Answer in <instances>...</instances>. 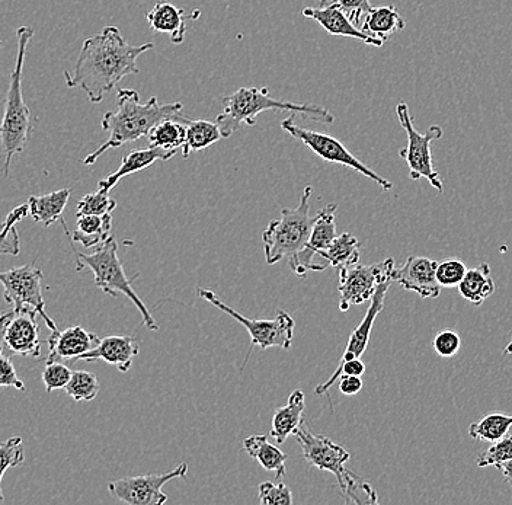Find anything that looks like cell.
<instances>
[{"instance_id": "cell-41", "label": "cell", "mask_w": 512, "mask_h": 505, "mask_svg": "<svg viewBox=\"0 0 512 505\" xmlns=\"http://www.w3.org/2000/svg\"><path fill=\"white\" fill-rule=\"evenodd\" d=\"M432 348L443 359H451L462 348V337L454 329H443L435 335Z\"/></svg>"}, {"instance_id": "cell-38", "label": "cell", "mask_w": 512, "mask_h": 505, "mask_svg": "<svg viewBox=\"0 0 512 505\" xmlns=\"http://www.w3.org/2000/svg\"><path fill=\"white\" fill-rule=\"evenodd\" d=\"M512 459V434L502 437L498 441H494L492 446L483 450L478 456V468H488V466H496L499 463L507 462Z\"/></svg>"}, {"instance_id": "cell-29", "label": "cell", "mask_w": 512, "mask_h": 505, "mask_svg": "<svg viewBox=\"0 0 512 505\" xmlns=\"http://www.w3.org/2000/svg\"><path fill=\"white\" fill-rule=\"evenodd\" d=\"M360 249V241L352 233L345 232L336 236L329 248L320 251L318 257L320 260L328 262L336 270H341V268L351 267L360 262Z\"/></svg>"}, {"instance_id": "cell-23", "label": "cell", "mask_w": 512, "mask_h": 505, "mask_svg": "<svg viewBox=\"0 0 512 505\" xmlns=\"http://www.w3.org/2000/svg\"><path fill=\"white\" fill-rule=\"evenodd\" d=\"M306 396L300 389L291 393L286 407L275 409L271 421V437L278 444L286 443L288 437L296 433L297 428L304 423Z\"/></svg>"}, {"instance_id": "cell-6", "label": "cell", "mask_w": 512, "mask_h": 505, "mask_svg": "<svg viewBox=\"0 0 512 505\" xmlns=\"http://www.w3.org/2000/svg\"><path fill=\"white\" fill-rule=\"evenodd\" d=\"M312 193L313 188L307 185L299 206L296 209L281 210L280 219L271 220L267 229L262 232L267 264L274 265L286 261L290 265L303 251L309 241L313 225V217L310 216Z\"/></svg>"}, {"instance_id": "cell-9", "label": "cell", "mask_w": 512, "mask_h": 505, "mask_svg": "<svg viewBox=\"0 0 512 505\" xmlns=\"http://www.w3.org/2000/svg\"><path fill=\"white\" fill-rule=\"evenodd\" d=\"M396 114H398L400 126L408 136V146L400 150L399 156L408 163L409 175L414 181L425 178L438 193H443L444 184L440 174L435 171L431 153V145L435 140L443 137V129L440 126H431L425 133H419L415 129L414 118L409 113V107L405 102L396 105Z\"/></svg>"}, {"instance_id": "cell-16", "label": "cell", "mask_w": 512, "mask_h": 505, "mask_svg": "<svg viewBox=\"0 0 512 505\" xmlns=\"http://www.w3.org/2000/svg\"><path fill=\"white\" fill-rule=\"evenodd\" d=\"M303 17L318 22L326 33L334 37H348L367 46L382 47L384 41L371 37L352 24L335 0H320L319 6L303 9Z\"/></svg>"}, {"instance_id": "cell-7", "label": "cell", "mask_w": 512, "mask_h": 505, "mask_svg": "<svg viewBox=\"0 0 512 505\" xmlns=\"http://www.w3.org/2000/svg\"><path fill=\"white\" fill-rule=\"evenodd\" d=\"M75 254L78 257V271L89 268L94 273L96 287H99L108 296L118 297L120 294L126 296L139 310L144 326L149 331H158L159 325L156 324L155 318L131 286L134 278L139 277V274H136L131 280L127 277L120 257H118L117 241L112 236L104 244L96 246L94 254L86 255L76 251Z\"/></svg>"}, {"instance_id": "cell-44", "label": "cell", "mask_w": 512, "mask_h": 505, "mask_svg": "<svg viewBox=\"0 0 512 505\" xmlns=\"http://www.w3.org/2000/svg\"><path fill=\"white\" fill-rule=\"evenodd\" d=\"M339 392L342 395L354 396L361 392L364 383L358 376H341L339 377Z\"/></svg>"}, {"instance_id": "cell-5", "label": "cell", "mask_w": 512, "mask_h": 505, "mask_svg": "<svg viewBox=\"0 0 512 505\" xmlns=\"http://www.w3.org/2000/svg\"><path fill=\"white\" fill-rule=\"evenodd\" d=\"M265 111H288L300 114L309 120L332 124L335 115L326 108L315 104H294V102L277 101L271 98L268 88H240L229 97L224 98L222 113L217 115L216 124L222 131L223 139L232 136L240 127L255 126L256 118Z\"/></svg>"}, {"instance_id": "cell-27", "label": "cell", "mask_w": 512, "mask_h": 505, "mask_svg": "<svg viewBox=\"0 0 512 505\" xmlns=\"http://www.w3.org/2000/svg\"><path fill=\"white\" fill-rule=\"evenodd\" d=\"M78 217V229L70 235L72 242H79L83 248H96L104 244L108 238H111L112 216L104 214V216H95V214H76Z\"/></svg>"}, {"instance_id": "cell-14", "label": "cell", "mask_w": 512, "mask_h": 505, "mask_svg": "<svg viewBox=\"0 0 512 505\" xmlns=\"http://www.w3.org/2000/svg\"><path fill=\"white\" fill-rule=\"evenodd\" d=\"M187 473V463H181V465L176 466L174 471L117 479V481L108 484V491H110L112 497L117 498L121 503L162 505L168 501V495L162 491L163 485L174 481V479L185 478Z\"/></svg>"}, {"instance_id": "cell-19", "label": "cell", "mask_w": 512, "mask_h": 505, "mask_svg": "<svg viewBox=\"0 0 512 505\" xmlns=\"http://www.w3.org/2000/svg\"><path fill=\"white\" fill-rule=\"evenodd\" d=\"M140 344L136 338L127 335H112L99 340L94 350L80 356L78 361L102 360L117 367L121 373H127L133 366L134 357L139 354Z\"/></svg>"}, {"instance_id": "cell-15", "label": "cell", "mask_w": 512, "mask_h": 505, "mask_svg": "<svg viewBox=\"0 0 512 505\" xmlns=\"http://www.w3.org/2000/svg\"><path fill=\"white\" fill-rule=\"evenodd\" d=\"M336 209H338V204H328L313 217L309 241L300 252L299 257L288 265L297 277L306 278L310 271H325L329 267L325 262L316 261V257L320 251L328 249L338 236L335 222Z\"/></svg>"}, {"instance_id": "cell-43", "label": "cell", "mask_w": 512, "mask_h": 505, "mask_svg": "<svg viewBox=\"0 0 512 505\" xmlns=\"http://www.w3.org/2000/svg\"><path fill=\"white\" fill-rule=\"evenodd\" d=\"M339 8L347 14L355 27L360 28L363 25L367 12L371 9L370 0H335Z\"/></svg>"}, {"instance_id": "cell-36", "label": "cell", "mask_w": 512, "mask_h": 505, "mask_svg": "<svg viewBox=\"0 0 512 505\" xmlns=\"http://www.w3.org/2000/svg\"><path fill=\"white\" fill-rule=\"evenodd\" d=\"M117 209V201L110 197V191L98 188L96 193L88 194L78 203V214H95L104 216L111 214Z\"/></svg>"}, {"instance_id": "cell-17", "label": "cell", "mask_w": 512, "mask_h": 505, "mask_svg": "<svg viewBox=\"0 0 512 505\" xmlns=\"http://www.w3.org/2000/svg\"><path fill=\"white\" fill-rule=\"evenodd\" d=\"M437 261L427 257H409L400 268L390 274V280L399 283L408 292L418 294L422 299H437L443 287L435 278Z\"/></svg>"}, {"instance_id": "cell-35", "label": "cell", "mask_w": 512, "mask_h": 505, "mask_svg": "<svg viewBox=\"0 0 512 505\" xmlns=\"http://www.w3.org/2000/svg\"><path fill=\"white\" fill-rule=\"evenodd\" d=\"M25 462L24 443L19 436L11 437L0 444V503L5 501L2 491V479L9 468H16Z\"/></svg>"}, {"instance_id": "cell-25", "label": "cell", "mask_w": 512, "mask_h": 505, "mask_svg": "<svg viewBox=\"0 0 512 505\" xmlns=\"http://www.w3.org/2000/svg\"><path fill=\"white\" fill-rule=\"evenodd\" d=\"M406 22L400 17L398 9L393 5L371 6L364 18L361 31L371 35V37L379 38V40H389L392 35L405 30Z\"/></svg>"}, {"instance_id": "cell-42", "label": "cell", "mask_w": 512, "mask_h": 505, "mask_svg": "<svg viewBox=\"0 0 512 505\" xmlns=\"http://www.w3.org/2000/svg\"><path fill=\"white\" fill-rule=\"evenodd\" d=\"M0 388H12L16 391H25V383L16 373L12 357L0 350Z\"/></svg>"}, {"instance_id": "cell-22", "label": "cell", "mask_w": 512, "mask_h": 505, "mask_svg": "<svg viewBox=\"0 0 512 505\" xmlns=\"http://www.w3.org/2000/svg\"><path fill=\"white\" fill-rule=\"evenodd\" d=\"M150 28L155 33L166 34L172 43L182 44L187 34V19L184 9L178 8L174 3L159 0L146 15Z\"/></svg>"}, {"instance_id": "cell-13", "label": "cell", "mask_w": 512, "mask_h": 505, "mask_svg": "<svg viewBox=\"0 0 512 505\" xmlns=\"http://www.w3.org/2000/svg\"><path fill=\"white\" fill-rule=\"evenodd\" d=\"M37 310L22 306L0 315V350L8 356L40 357V325Z\"/></svg>"}, {"instance_id": "cell-30", "label": "cell", "mask_w": 512, "mask_h": 505, "mask_svg": "<svg viewBox=\"0 0 512 505\" xmlns=\"http://www.w3.org/2000/svg\"><path fill=\"white\" fill-rule=\"evenodd\" d=\"M185 126H187V137L182 146L184 159L190 158L191 153L207 149L223 139L219 126L211 121L190 120Z\"/></svg>"}, {"instance_id": "cell-3", "label": "cell", "mask_w": 512, "mask_h": 505, "mask_svg": "<svg viewBox=\"0 0 512 505\" xmlns=\"http://www.w3.org/2000/svg\"><path fill=\"white\" fill-rule=\"evenodd\" d=\"M32 37H34V30L31 27H19L16 31L15 67L9 76V88L3 104L2 121H0V143L5 155V165H3L5 175L9 174L15 156L24 152L34 130L31 110L25 104L24 95H22V70H24L25 56H27L28 44Z\"/></svg>"}, {"instance_id": "cell-32", "label": "cell", "mask_w": 512, "mask_h": 505, "mask_svg": "<svg viewBox=\"0 0 512 505\" xmlns=\"http://www.w3.org/2000/svg\"><path fill=\"white\" fill-rule=\"evenodd\" d=\"M511 427L512 415L504 414V412H491V414L485 415L482 420L470 424L469 436L473 440L494 443V441L507 436Z\"/></svg>"}, {"instance_id": "cell-34", "label": "cell", "mask_w": 512, "mask_h": 505, "mask_svg": "<svg viewBox=\"0 0 512 505\" xmlns=\"http://www.w3.org/2000/svg\"><path fill=\"white\" fill-rule=\"evenodd\" d=\"M67 395L76 402H91L94 401L101 391L98 377L95 373L86 372V370H76L72 373L69 383L64 388Z\"/></svg>"}, {"instance_id": "cell-47", "label": "cell", "mask_w": 512, "mask_h": 505, "mask_svg": "<svg viewBox=\"0 0 512 505\" xmlns=\"http://www.w3.org/2000/svg\"><path fill=\"white\" fill-rule=\"evenodd\" d=\"M3 225H5V223H0V230L3 229Z\"/></svg>"}, {"instance_id": "cell-21", "label": "cell", "mask_w": 512, "mask_h": 505, "mask_svg": "<svg viewBox=\"0 0 512 505\" xmlns=\"http://www.w3.org/2000/svg\"><path fill=\"white\" fill-rule=\"evenodd\" d=\"M175 155L176 152H169V150H163L155 146H149L146 147V149L131 150L128 155L124 156L120 168H118L114 174L98 182V188L111 191L124 177L144 171V169L149 168V166H152L155 162L169 161V159L174 158Z\"/></svg>"}, {"instance_id": "cell-28", "label": "cell", "mask_w": 512, "mask_h": 505, "mask_svg": "<svg viewBox=\"0 0 512 505\" xmlns=\"http://www.w3.org/2000/svg\"><path fill=\"white\" fill-rule=\"evenodd\" d=\"M70 188L53 191V193L44 194V196H32L28 200V209L34 222L43 223L46 228L59 222L62 219L64 209L69 203Z\"/></svg>"}, {"instance_id": "cell-10", "label": "cell", "mask_w": 512, "mask_h": 505, "mask_svg": "<svg viewBox=\"0 0 512 505\" xmlns=\"http://www.w3.org/2000/svg\"><path fill=\"white\" fill-rule=\"evenodd\" d=\"M281 129L287 131L294 139L300 140L304 146L309 147V149L312 150L315 155H318L320 159H323V161L338 163V165L350 168L352 171L360 172V174L364 175L368 180L376 182L383 191L392 190V182L386 180V178L380 177L370 166L361 162L357 156L352 155L350 150L344 146V143L339 142L335 137L322 133V131H313L300 127L299 124L294 123L293 115L287 117L286 120L281 123Z\"/></svg>"}, {"instance_id": "cell-39", "label": "cell", "mask_w": 512, "mask_h": 505, "mask_svg": "<svg viewBox=\"0 0 512 505\" xmlns=\"http://www.w3.org/2000/svg\"><path fill=\"white\" fill-rule=\"evenodd\" d=\"M259 503L264 505H290L293 504V492L284 484L278 482H262L258 487Z\"/></svg>"}, {"instance_id": "cell-26", "label": "cell", "mask_w": 512, "mask_h": 505, "mask_svg": "<svg viewBox=\"0 0 512 505\" xmlns=\"http://www.w3.org/2000/svg\"><path fill=\"white\" fill-rule=\"evenodd\" d=\"M457 287H459V292L462 294L463 299L472 303L475 308H479L496 290L491 267L486 262H482L478 267L467 270L463 280L460 281Z\"/></svg>"}, {"instance_id": "cell-2", "label": "cell", "mask_w": 512, "mask_h": 505, "mask_svg": "<svg viewBox=\"0 0 512 505\" xmlns=\"http://www.w3.org/2000/svg\"><path fill=\"white\" fill-rule=\"evenodd\" d=\"M168 118L182 123L190 121L182 113L181 102L162 105L158 98L152 97L146 104H142L139 92L134 89H120L117 94V110L105 113L102 117V130L107 131L108 140L94 153L86 156L83 165H95L108 150L142 139L156 124Z\"/></svg>"}, {"instance_id": "cell-24", "label": "cell", "mask_w": 512, "mask_h": 505, "mask_svg": "<svg viewBox=\"0 0 512 505\" xmlns=\"http://www.w3.org/2000/svg\"><path fill=\"white\" fill-rule=\"evenodd\" d=\"M243 450L267 472H274L277 481L287 475V455L268 441L267 436H251L243 440Z\"/></svg>"}, {"instance_id": "cell-45", "label": "cell", "mask_w": 512, "mask_h": 505, "mask_svg": "<svg viewBox=\"0 0 512 505\" xmlns=\"http://www.w3.org/2000/svg\"><path fill=\"white\" fill-rule=\"evenodd\" d=\"M496 469H499V471L502 472L505 481H507L512 487V459L507 460V462L499 463V465H496Z\"/></svg>"}, {"instance_id": "cell-46", "label": "cell", "mask_w": 512, "mask_h": 505, "mask_svg": "<svg viewBox=\"0 0 512 505\" xmlns=\"http://www.w3.org/2000/svg\"><path fill=\"white\" fill-rule=\"evenodd\" d=\"M502 354H504V356H508V354H512V340L510 341V343H508L507 347L504 348V351H502Z\"/></svg>"}, {"instance_id": "cell-4", "label": "cell", "mask_w": 512, "mask_h": 505, "mask_svg": "<svg viewBox=\"0 0 512 505\" xmlns=\"http://www.w3.org/2000/svg\"><path fill=\"white\" fill-rule=\"evenodd\" d=\"M294 436L302 447L303 457L307 463L319 471L334 473L345 503L379 504L376 489L360 475L345 468V463L351 459V455L341 444L335 443L323 434H313L306 423L297 428Z\"/></svg>"}, {"instance_id": "cell-8", "label": "cell", "mask_w": 512, "mask_h": 505, "mask_svg": "<svg viewBox=\"0 0 512 505\" xmlns=\"http://www.w3.org/2000/svg\"><path fill=\"white\" fill-rule=\"evenodd\" d=\"M198 296L206 302L211 303L214 308L222 310L227 315L232 316L236 322L245 326L246 331L251 335V344H249L246 359L243 361L242 370L248 364L249 357H251L254 347H259L261 350H268V348L278 347L283 350H288L293 343L294 322L293 316L287 313L286 310H278L277 315L272 319H249L246 316L240 315L235 309L227 306L222 300L217 297V294L211 290L200 289Z\"/></svg>"}, {"instance_id": "cell-1", "label": "cell", "mask_w": 512, "mask_h": 505, "mask_svg": "<svg viewBox=\"0 0 512 505\" xmlns=\"http://www.w3.org/2000/svg\"><path fill=\"white\" fill-rule=\"evenodd\" d=\"M155 47L153 43L131 46L117 27H105L86 38L72 70H64L69 89H82L92 104H99L128 75H137V59Z\"/></svg>"}, {"instance_id": "cell-40", "label": "cell", "mask_w": 512, "mask_h": 505, "mask_svg": "<svg viewBox=\"0 0 512 505\" xmlns=\"http://www.w3.org/2000/svg\"><path fill=\"white\" fill-rule=\"evenodd\" d=\"M46 364L47 366L43 370V383L46 386L47 393L66 388L70 377H72V370L62 361H53V363Z\"/></svg>"}, {"instance_id": "cell-37", "label": "cell", "mask_w": 512, "mask_h": 505, "mask_svg": "<svg viewBox=\"0 0 512 505\" xmlns=\"http://www.w3.org/2000/svg\"><path fill=\"white\" fill-rule=\"evenodd\" d=\"M467 273L466 264L460 258H446L437 262L435 278L441 287H457Z\"/></svg>"}, {"instance_id": "cell-31", "label": "cell", "mask_w": 512, "mask_h": 505, "mask_svg": "<svg viewBox=\"0 0 512 505\" xmlns=\"http://www.w3.org/2000/svg\"><path fill=\"white\" fill-rule=\"evenodd\" d=\"M187 123L168 118V120L160 121L152 130L147 134L150 146L160 147L169 152H178L182 149L187 137Z\"/></svg>"}, {"instance_id": "cell-20", "label": "cell", "mask_w": 512, "mask_h": 505, "mask_svg": "<svg viewBox=\"0 0 512 505\" xmlns=\"http://www.w3.org/2000/svg\"><path fill=\"white\" fill-rule=\"evenodd\" d=\"M390 286H392V281H386V283L377 286L376 293L371 297L366 316H364L363 321L358 324L357 328L352 331L350 340H348L347 347H345L344 354H342L339 363L351 359H360L366 353L368 343H370L371 331H373L374 324H376L377 316L380 315L384 308V302H386Z\"/></svg>"}, {"instance_id": "cell-11", "label": "cell", "mask_w": 512, "mask_h": 505, "mask_svg": "<svg viewBox=\"0 0 512 505\" xmlns=\"http://www.w3.org/2000/svg\"><path fill=\"white\" fill-rule=\"evenodd\" d=\"M395 270V260L387 258L376 264L351 265L338 270L339 310L347 312L352 306L368 302L376 293L377 286L390 280V274Z\"/></svg>"}, {"instance_id": "cell-18", "label": "cell", "mask_w": 512, "mask_h": 505, "mask_svg": "<svg viewBox=\"0 0 512 505\" xmlns=\"http://www.w3.org/2000/svg\"><path fill=\"white\" fill-rule=\"evenodd\" d=\"M47 343L46 363H53V361L78 363L80 356L94 350L99 343V337L94 332L86 331L82 326H72L64 331L59 329L51 331Z\"/></svg>"}, {"instance_id": "cell-48", "label": "cell", "mask_w": 512, "mask_h": 505, "mask_svg": "<svg viewBox=\"0 0 512 505\" xmlns=\"http://www.w3.org/2000/svg\"><path fill=\"white\" fill-rule=\"evenodd\" d=\"M0 47H2V40H0Z\"/></svg>"}, {"instance_id": "cell-12", "label": "cell", "mask_w": 512, "mask_h": 505, "mask_svg": "<svg viewBox=\"0 0 512 505\" xmlns=\"http://www.w3.org/2000/svg\"><path fill=\"white\" fill-rule=\"evenodd\" d=\"M43 280L44 273L40 268L35 267L34 262L0 273V283L5 287L3 297L6 302L12 305V308L28 306V308L37 310L38 315L44 319L48 328L54 331L57 329V325L46 312L44 292L48 287L44 286Z\"/></svg>"}, {"instance_id": "cell-33", "label": "cell", "mask_w": 512, "mask_h": 505, "mask_svg": "<svg viewBox=\"0 0 512 505\" xmlns=\"http://www.w3.org/2000/svg\"><path fill=\"white\" fill-rule=\"evenodd\" d=\"M28 214H30L28 204H21L8 214L5 222H3L5 225L0 230V255L16 257L21 252V238H19L18 230H16V223L24 220Z\"/></svg>"}]
</instances>
